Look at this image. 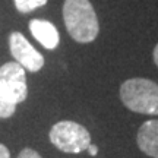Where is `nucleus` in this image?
<instances>
[{"instance_id": "f257e3e1", "label": "nucleus", "mask_w": 158, "mask_h": 158, "mask_svg": "<svg viewBox=\"0 0 158 158\" xmlns=\"http://www.w3.org/2000/svg\"><path fill=\"white\" fill-rule=\"evenodd\" d=\"M63 19L70 37L78 43H91L100 31L98 18L89 0H66Z\"/></svg>"}, {"instance_id": "f03ea898", "label": "nucleus", "mask_w": 158, "mask_h": 158, "mask_svg": "<svg viewBox=\"0 0 158 158\" xmlns=\"http://www.w3.org/2000/svg\"><path fill=\"white\" fill-rule=\"evenodd\" d=\"M120 98L126 107L141 114H158V84L151 79H127L120 86Z\"/></svg>"}, {"instance_id": "7ed1b4c3", "label": "nucleus", "mask_w": 158, "mask_h": 158, "mask_svg": "<svg viewBox=\"0 0 158 158\" xmlns=\"http://www.w3.org/2000/svg\"><path fill=\"white\" fill-rule=\"evenodd\" d=\"M50 142L63 152L79 154L91 145V135L82 124L63 120L50 129Z\"/></svg>"}, {"instance_id": "20e7f679", "label": "nucleus", "mask_w": 158, "mask_h": 158, "mask_svg": "<svg viewBox=\"0 0 158 158\" xmlns=\"http://www.w3.org/2000/svg\"><path fill=\"white\" fill-rule=\"evenodd\" d=\"M0 94L13 104L27 100L28 86L25 69L18 62H7L0 66Z\"/></svg>"}, {"instance_id": "39448f33", "label": "nucleus", "mask_w": 158, "mask_h": 158, "mask_svg": "<svg viewBox=\"0 0 158 158\" xmlns=\"http://www.w3.org/2000/svg\"><path fill=\"white\" fill-rule=\"evenodd\" d=\"M9 48L15 60L29 72H38L44 66L43 54L35 50L28 40L18 31L12 32L9 37Z\"/></svg>"}, {"instance_id": "423d86ee", "label": "nucleus", "mask_w": 158, "mask_h": 158, "mask_svg": "<svg viewBox=\"0 0 158 158\" xmlns=\"http://www.w3.org/2000/svg\"><path fill=\"white\" fill-rule=\"evenodd\" d=\"M29 31L41 45H44L47 50H56L60 43V35L57 28L50 22L44 19H32L29 21Z\"/></svg>"}, {"instance_id": "0eeeda50", "label": "nucleus", "mask_w": 158, "mask_h": 158, "mask_svg": "<svg viewBox=\"0 0 158 158\" xmlns=\"http://www.w3.org/2000/svg\"><path fill=\"white\" fill-rule=\"evenodd\" d=\"M136 142L142 152L158 158V120H148L142 124L138 130Z\"/></svg>"}, {"instance_id": "6e6552de", "label": "nucleus", "mask_w": 158, "mask_h": 158, "mask_svg": "<svg viewBox=\"0 0 158 158\" xmlns=\"http://www.w3.org/2000/svg\"><path fill=\"white\" fill-rule=\"evenodd\" d=\"M13 2H15V7L21 13H29L47 3V0H13Z\"/></svg>"}, {"instance_id": "1a4fd4ad", "label": "nucleus", "mask_w": 158, "mask_h": 158, "mask_svg": "<svg viewBox=\"0 0 158 158\" xmlns=\"http://www.w3.org/2000/svg\"><path fill=\"white\" fill-rule=\"evenodd\" d=\"M16 110V104L6 100L5 97L0 94V118H9L13 116Z\"/></svg>"}, {"instance_id": "9d476101", "label": "nucleus", "mask_w": 158, "mask_h": 158, "mask_svg": "<svg viewBox=\"0 0 158 158\" xmlns=\"http://www.w3.org/2000/svg\"><path fill=\"white\" fill-rule=\"evenodd\" d=\"M18 158H41V155H40L37 151L31 149V148H25V149L21 151V154H19Z\"/></svg>"}, {"instance_id": "9b49d317", "label": "nucleus", "mask_w": 158, "mask_h": 158, "mask_svg": "<svg viewBox=\"0 0 158 158\" xmlns=\"http://www.w3.org/2000/svg\"><path fill=\"white\" fill-rule=\"evenodd\" d=\"M0 158H10V152H9V149H7L3 143H0Z\"/></svg>"}, {"instance_id": "f8f14e48", "label": "nucleus", "mask_w": 158, "mask_h": 158, "mask_svg": "<svg viewBox=\"0 0 158 158\" xmlns=\"http://www.w3.org/2000/svg\"><path fill=\"white\" fill-rule=\"evenodd\" d=\"M86 149H88V154H89V155H92V157H95L97 154H98V147H97V145H92V143H91Z\"/></svg>"}, {"instance_id": "ddd939ff", "label": "nucleus", "mask_w": 158, "mask_h": 158, "mask_svg": "<svg viewBox=\"0 0 158 158\" xmlns=\"http://www.w3.org/2000/svg\"><path fill=\"white\" fill-rule=\"evenodd\" d=\"M154 62H155V64L158 66V44L155 45V48H154Z\"/></svg>"}]
</instances>
